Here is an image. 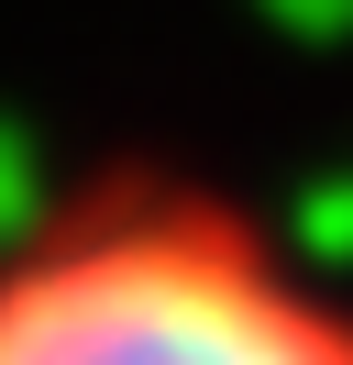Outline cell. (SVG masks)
<instances>
[{"label": "cell", "instance_id": "6da1fadb", "mask_svg": "<svg viewBox=\"0 0 353 365\" xmlns=\"http://www.w3.org/2000/svg\"><path fill=\"white\" fill-rule=\"evenodd\" d=\"M0 365H353V299L221 188L110 178L0 255Z\"/></svg>", "mask_w": 353, "mask_h": 365}]
</instances>
